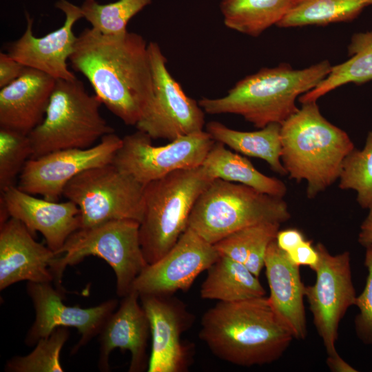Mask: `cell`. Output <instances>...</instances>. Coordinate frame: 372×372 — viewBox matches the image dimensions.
<instances>
[{
  "label": "cell",
  "instance_id": "cell-1",
  "mask_svg": "<svg viewBox=\"0 0 372 372\" xmlns=\"http://www.w3.org/2000/svg\"><path fill=\"white\" fill-rule=\"evenodd\" d=\"M69 61L102 104L125 125L136 126L154 93L148 43L141 35H105L87 28Z\"/></svg>",
  "mask_w": 372,
  "mask_h": 372
},
{
  "label": "cell",
  "instance_id": "cell-2",
  "mask_svg": "<svg viewBox=\"0 0 372 372\" xmlns=\"http://www.w3.org/2000/svg\"><path fill=\"white\" fill-rule=\"evenodd\" d=\"M198 336L218 359L242 366L278 360L293 339L265 296L218 302L203 313Z\"/></svg>",
  "mask_w": 372,
  "mask_h": 372
},
{
  "label": "cell",
  "instance_id": "cell-3",
  "mask_svg": "<svg viewBox=\"0 0 372 372\" xmlns=\"http://www.w3.org/2000/svg\"><path fill=\"white\" fill-rule=\"evenodd\" d=\"M331 67L324 60L304 69L285 63L264 68L238 81L224 96L203 97L198 103L209 114H238L259 129L282 124L298 110L297 98L317 86Z\"/></svg>",
  "mask_w": 372,
  "mask_h": 372
},
{
  "label": "cell",
  "instance_id": "cell-4",
  "mask_svg": "<svg viewBox=\"0 0 372 372\" xmlns=\"http://www.w3.org/2000/svg\"><path fill=\"white\" fill-rule=\"evenodd\" d=\"M281 161L289 178L307 182L315 198L339 179L343 162L355 149L343 130L327 121L316 101L302 103L281 124Z\"/></svg>",
  "mask_w": 372,
  "mask_h": 372
},
{
  "label": "cell",
  "instance_id": "cell-5",
  "mask_svg": "<svg viewBox=\"0 0 372 372\" xmlns=\"http://www.w3.org/2000/svg\"><path fill=\"white\" fill-rule=\"evenodd\" d=\"M214 179L202 165L174 171L145 185L139 227L147 264L162 258L188 227L196 201Z\"/></svg>",
  "mask_w": 372,
  "mask_h": 372
},
{
  "label": "cell",
  "instance_id": "cell-6",
  "mask_svg": "<svg viewBox=\"0 0 372 372\" xmlns=\"http://www.w3.org/2000/svg\"><path fill=\"white\" fill-rule=\"evenodd\" d=\"M290 218L282 198L216 178L196 201L188 227L214 245L242 228L268 222L282 223Z\"/></svg>",
  "mask_w": 372,
  "mask_h": 372
},
{
  "label": "cell",
  "instance_id": "cell-7",
  "mask_svg": "<svg viewBox=\"0 0 372 372\" xmlns=\"http://www.w3.org/2000/svg\"><path fill=\"white\" fill-rule=\"evenodd\" d=\"M100 99L83 83L56 79L42 122L29 134L32 158L52 152L87 148L114 130L101 116Z\"/></svg>",
  "mask_w": 372,
  "mask_h": 372
},
{
  "label": "cell",
  "instance_id": "cell-8",
  "mask_svg": "<svg viewBox=\"0 0 372 372\" xmlns=\"http://www.w3.org/2000/svg\"><path fill=\"white\" fill-rule=\"evenodd\" d=\"M140 223L130 219L110 220L71 234L52 260L50 271L55 287L61 285L63 273L68 266L75 265L85 257L94 256L105 260L114 271L116 293L123 298L148 265L140 242Z\"/></svg>",
  "mask_w": 372,
  "mask_h": 372
},
{
  "label": "cell",
  "instance_id": "cell-9",
  "mask_svg": "<svg viewBox=\"0 0 372 372\" xmlns=\"http://www.w3.org/2000/svg\"><path fill=\"white\" fill-rule=\"evenodd\" d=\"M145 185L112 163L88 169L70 180L63 196L80 211L81 227L121 219L141 222Z\"/></svg>",
  "mask_w": 372,
  "mask_h": 372
},
{
  "label": "cell",
  "instance_id": "cell-10",
  "mask_svg": "<svg viewBox=\"0 0 372 372\" xmlns=\"http://www.w3.org/2000/svg\"><path fill=\"white\" fill-rule=\"evenodd\" d=\"M152 139L138 130L125 136L112 164L145 185L174 171L201 166L216 142L204 130L162 146L153 145Z\"/></svg>",
  "mask_w": 372,
  "mask_h": 372
},
{
  "label": "cell",
  "instance_id": "cell-11",
  "mask_svg": "<svg viewBox=\"0 0 372 372\" xmlns=\"http://www.w3.org/2000/svg\"><path fill=\"white\" fill-rule=\"evenodd\" d=\"M153 96L136 125L152 139L175 138L203 130L205 112L189 97L167 68V59L156 42L148 43Z\"/></svg>",
  "mask_w": 372,
  "mask_h": 372
},
{
  "label": "cell",
  "instance_id": "cell-12",
  "mask_svg": "<svg viewBox=\"0 0 372 372\" xmlns=\"http://www.w3.org/2000/svg\"><path fill=\"white\" fill-rule=\"evenodd\" d=\"M316 247L320 254L316 279L313 285L305 286L304 294L317 332L327 355H331L337 353L340 322L348 309L355 305L357 296L349 252L332 255L320 242Z\"/></svg>",
  "mask_w": 372,
  "mask_h": 372
},
{
  "label": "cell",
  "instance_id": "cell-13",
  "mask_svg": "<svg viewBox=\"0 0 372 372\" xmlns=\"http://www.w3.org/2000/svg\"><path fill=\"white\" fill-rule=\"evenodd\" d=\"M122 144L114 133L103 136L99 143L87 148L60 149L30 158L19 176L17 187L32 195L58 201L68 184L80 173L112 163Z\"/></svg>",
  "mask_w": 372,
  "mask_h": 372
},
{
  "label": "cell",
  "instance_id": "cell-14",
  "mask_svg": "<svg viewBox=\"0 0 372 372\" xmlns=\"http://www.w3.org/2000/svg\"><path fill=\"white\" fill-rule=\"evenodd\" d=\"M26 291L34 308L35 319L24 343L32 347L57 327H74L81 338L72 347V354L99 335L118 304L116 299H110L89 308L67 306L63 302L65 291L52 287L51 282H28Z\"/></svg>",
  "mask_w": 372,
  "mask_h": 372
},
{
  "label": "cell",
  "instance_id": "cell-15",
  "mask_svg": "<svg viewBox=\"0 0 372 372\" xmlns=\"http://www.w3.org/2000/svg\"><path fill=\"white\" fill-rule=\"evenodd\" d=\"M149 319L152 347L148 372H185L193 358V347L181 338L194 322L187 305L174 295L140 294Z\"/></svg>",
  "mask_w": 372,
  "mask_h": 372
},
{
  "label": "cell",
  "instance_id": "cell-16",
  "mask_svg": "<svg viewBox=\"0 0 372 372\" xmlns=\"http://www.w3.org/2000/svg\"><path fill=\"white\" fill-rule=\"evenodd\" d=\"M218 257L213 244L187 227L167 254L142 270L132 290L139 295H174L178 291H187Z\"/></svg>",
  "mask_w": 372,
  "mask_h": 372
},
{
  "label": "cell",
  "instance_id": "cell-17",
  "mask_svg": "<svg viewBox=\"0 0 372 372\" xmlns=\"http://www.w3.org/2000/svg\"><path fill=\"white\" fill-rule=\"evenodd\" d=\"M55 7L65 16L61 27L41 37L33 34V19L25 12L26 28L17 40L6 49L12 58L27 68L45 73L55 79L73 80L76 77L69 69L67 61L71 56L77 37L74 34L75 23L83 18L81 7L67 0H59Z\"/></svg>",
  "mask_w": 372,
  "mask_h": 372
},
{
  "label": "cell",
  "instance_id": "cell-18",
  "mask_svg": "<svg viewBox=\"0 0 372 372\" xmlns=\"http://www.w3.org/2000/svg\"><path fill=\"white\" fill-rule=\"evenodd\" d=\"M1 193L0 201L8 216L20 220L34 236L41 233L55 254L81 227L79 209L70 200L58 203L37 198L16 185Z\"/></svg>",
  "mask_w": 372,
  "mask_h": 372
},
{
  "label": "cell",
  "instance_id": "cell-19",
  "mask_svg": "<svg viewBox=\"0 0 372 372\" xmlns=\"http://www.w3.org/2000/svg\"><path fill=\"white\" fill-rule=\"evenodd\" d=\"M139 293L132 290L122 298L117 310L110 316L99 334L98 368L109 371L110 355L115 349L129 351L131 354L130 372L147 369V343L151 336L147 313L139 302Z\"/></svg>",
  "mask_w": 372,
  "mask_h": 372
},
{
  "label": "cell",
  "instance_id": "cell-20",
  "mask_svg": "<svg viewBox=\"0 0 372 372\" xmlns=\"http://www.w3.org/2000/svg\"><path fill=\"white\" fill-rule=\"evenodd\" d=\"M56 257L20 220L10 217L0 224L1 291L25 280L54 282L50 267Z\"/></svg>",
  "mask_w": 372,
  "mask_h": 372
},
{
  "label": "cell",
  "instance_id": "cell-21",
  "mask_svg": "<svg viewBox=\"0 0 372 372\" xmlns=\"http://www.w3.org/2000/svg\"><path fill=\"white\" fill-rule=\"evenodd\" d=\"M264 268L270 291L267 298L272 309L293 338H305V285L300 267L292 263L273 240L268 247Z\"/></svg>",
  "mask_w": 372,
  "mask_h": 372
},
{
  "label": "cell",
  "instance_id": "cell-22",
  "mask_svg": "<svg viewBox=\"0 0 372 372\" xmlns=\"http://www.w3.org/2000/svg\"><path fill=\"white\" fill-rule=\"evenodd\" d=\"M56 79L25 68L22 74L0 90V127L28 134L44 118Z\"/></svg>",
  "mask_w": 372,
  "mask_h": 372
},
{
  "label": "cell",
  "instance_id": "cell-23",
  "mask_svg": "<svg viewBox=\"0 0 372 372\" xmlns=\"http://www.w3.org/2000/svg\"><path fill=\"white\" fill-rule=\"evenodd\" d=\"M207 271L200 289L202 299L235 302L265 296L258 277L243 264L226 256L219 255Z\"/></svg>",
  "mask_w": 372,
  "mask_h": 372
},
{
  "label": "cell",
  "instance_id": "cell-24",
  "mask_svg": "<svg viewBox=\"0 0 372 372\" xmlns=\"http://www.w3.org/2000/svg\"><path fill=\"white\" fill-rule=\"evenodd\" d=\"M281 124L269 123L259 130L242 132L233 130L218 121H210L206 130L216 141L246 156L266 161L271 169L282 175H287L281 161Z\"/></svg>",
  "mask_w": 372,
  "mask_h": 372
},
{
  "label": "cell",
  "instance_id": "cell-25",
  "mask_svg": "<svg viewBox=\"0 0 372 372\" xmlns=\"http://www.w3.org/2000/svg\"><path fill=\"white\" fill-rule=\"evenodd\" d=\"M202 166L214 179L240 183L280 198H283L287 192V186L280 180L261 173L247 158L232 152L220 142H215Z\"/></svg>",
  "mask_w": 372,
  "mask_h": 372
},
{
  "label": "cell",
  "instance_id": "cell-26",
  "mask_svg": "<svg viewBox=\"0 0 372 372\" xmlns=\"http://www.w3.org/2000/svg\"><path fill=\"white\" fill-rule=\"evenodd\" d=\"M351 58L332 66L327 76L313 89L298 98L300 103L317 101L332 90L353 83L360 85L372 80V31L354 34L348 46Z\"/></svg>",
  "mask_w": 372,
  "mask_h": 372
},
{
  "label": "cell",
  "instance_id": "cell-27",
  "mask_svg": "<svg viewBox=\"0 0 372 372\" xmlns=\"http://www.w3.org/2000/svg\"><path fill=\"white\" fill-rule=\"evenodd\" d=\"M296 0H221L225 25L251 37H259L277 25Z\"/></svg>",
  "mask_w": 372,
  "mask_h": 372
},
{
  "label": "cell",
  "instance_id": "cell-28",
  "mask_svg": "<svg viewBox=\"0 0 372 372\" xmlns=\"http://www.w3.org/2000/svg\"><path fill=\"white\" fill-rule=\"evenodd\" d=\"M280 225L268 222L249 226L230 234L214 246L219 255L243 264L259 277L265 267L268 247L275 240Z\"/></svg>",
  "mask_w": 372,
  "mask_h": 372
},
{
  "label": "cell",
  "instance_id": "cell-29",
  "mask_svg": "<svg viewBox=\"0 0 372 372\" xmlns=\"http://www.w3.org/2000/svg\"><path fill=\"white\" fill-rule=\"evenodd\" d=\"M372 0H296L279 28L327 25L356 19Z\"/></svg>",
  "mask_w": 372,
  "mask_h": 372
},
{
  "label": "cell",
  "instance_id": "cell-30",
  "mask_svg": "<svg viewBox=\"0 0 372 372\" xmlns=\"http://www.w3.org/2000/svg\"><path fill=\"white\" fill-rule=\"evenodd\" d=\"M152 0H118L100 4L96 0H85L81 10L92 28L105 35H119L127 32L130 20Z\"/></svg>",
  "mask_w": 372,
  "mask_h": 372
},
{
  "label": "cell",
  "instance_id": "cell-31",
  "mask_svg": "<svg viewBox=\"0 0 372 372\" xmlns=\"http://www.w3.org/2000/svg\"><path fill=\"white\" fill-rule=\"evenodd\" d=\"M70 337L68 327H57L41 339L28 355L14 356L5 365L7 372H63L60 362L61 349Z\"/></svg>",
  "mask_w": 372,
  "mask_h": 372
},
{
  "label": "cell",
  "instance_id": "cell-32",
  "mask_svg": "<svg viewBox=\"0 0 372 372\" xmlns=\"http://www.w3.org/2000/svg\"><path fill=\"white\" fill-rule=\"evenodd\" d=\"M342 189H353L358 203L363 209L372 205V130L369 132L364 147L355 148L345 158L339 177Z\"/></svg>",
  "mask_w": 372,
  "mask_h": 372
},
{
  "label": "cell",
  "instance_id": "cell-33",
  "mask_svg": "<svg viewBox=\"0 0 372 372\" xmlns=\"http://www.w3.org/2000/svg\"><path fill=\"white\" fill-rule=\"evenodd\" d=\"M32 147L28 134L0 127V190L14 186L25 163L32 157Z\"/></svg>",
  "mask_w": 372,
  "mask_h": 372
},
{
  "label": "cell",
  "instance_id": "cell-34",
  "mask_svg": "<svg viewBox=\"0 0 372 372\" xmlns=\"http://www.w3.org/2000/svg\"><path fill=\"white\" fill-rule=\"evenodd\" d=\"M364 266L368 271L366 284L362 293L357 296L355 305L359 313L355 318L357 336L364 343L372 344V246L366 247Z\"/></svg>",
  "mask_w": 372,
  "mask_h": 372
},
{
  "label": "cell",
  "instance_id": "cell-35",
  "mask_svg": "<svg viewBox=\"0 0 372 372\" xmlns=\"http://www.w3.org/2000/svg\"><path fill=\"white\" fill-rule=\"evenodd\" d=\"M286 254L294 265L298 267H309L314 271L320 262V254L316 247L312 246L310 240H304L297 247Z\"/></svg>",
  "mask_w": 372,
  "mask_h": 372
},
{
  "label": "cell",
  "instance_id": "cell-36",
  "mask_svg": "<svg viewBox=\"0 0 372 372\" xmlns=\"http://www.w3.org/2000/svg\"><path fill=\"white\" fill-rule=\"evenodd\" d=\"M25 66L12 58L8 53H0V87L2 88L19 77Z\"/></svg>",
  "mask_w": 372,
  "mask_h": 372
},
{
  "label": "cell",
  "instance_id": "cell-37",
  "mask_svg": "<svg viewBox=\"0 0 372 372\" xmlns=\"http://www.w3.org/2000/svg\"><path fill=\"white\" fill-rule=\"evenodd\" d=\"M304 237L302 232L296 229L279 230L275 241L278 247L287 254L300 245Z\"/></svg>",
  "mask_w": 372,
  "mask_h": 372
},
{
  "label": "cell",
  "instance_id": "cell-38",
  "mask_svg": "<svg viewBox=\"0 0 372 372\" xmlns=\"http://www.w3.org/2000/svg\"><path fill=\"white\" fill-rule=\"evenodd\" d=\"M369 209V214L360 226L358 239L364 247L372 246V205Z\"/></svg>",
  "mask_w": 372,
  "mask_h": 372
},
{
  "label": "cell",
  "instance_id": "cell-39",
  "mask_svg": "<svg viewBox=\"0 0 372 372\" xmlns=\"http://www.w3.org/2000/svg\"><path fill=\"white\" fill-rule=\"evenodd\" d=\"M327 364L330 371L333 372H357L358 371L345 362L338 354L335 353L331 355H327Z\"/></svg>",
  "mask_w": 372,
  "mask_h": 372
}]
</instances>
